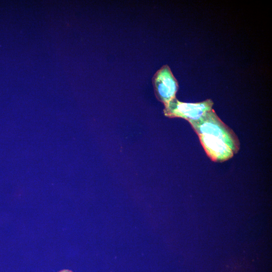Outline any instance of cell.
Wrapping results in <instances>:
<instances>
[{
	"instance_id": "obj_2",
	"label": "cell",
	"mask_w": 272,
	"mask_h": 272,
	"mask_svg": "<svg viewBox=\"0 0 272 272\" xmlns=\"http://www.w3.org/2000/svg\"><path fill=\"white\" fill-rule=\"evenodd\" d=\"M213 101L208 99L199 102L186 103L174 99L164 105L163 112L169 118L180 117L188 122L197 121L213 109Z\"/></svg>"
},
{
	"instance_id": "obj_4",
	"label": "cell",
	"mask_w": 272,
	"mask_h": 272,
	"mask_svg": "<svg viewBox=\"0 0 272 272\" xmlns=\"http://www.w3.org/2000/svg\"><path fill=\"white\" fill-rule=\"evenodd\" d=\"M223 272H253L251 266L242 260L234 261L227 265Z\"/></svg>"
},
{
	"instance_id": "obj_3",
	"label": "cell",
	"mask_w": 272,
	"mask_h": 272,
	"mask_svg": "<svg viewBox=\"0 0 272 272\" xmlns=\"http://www.w3.org/2000/svg\"><path fill=\"white\" fill-rule=\"evenodd\" d=\"M152 84L156 97L164 105L176 98L178 81L167 64L163 65L155 73Z\"/></svg>"
},
{
	"instance_id": "obj_1",
	"label": "cell",
	"mask_w": 272,
	"mask_h": 272,
	"mask_svg": "<svg viewBox=\"0 0 272 272\" xmlns=\"http://www.w3.org/2000/svg\"><path fill=\"white\" fill-rule=\"evenodd\" d=\"M189 123L198 135L207 155L212 161H226L238 152L240 144L237 135L219 117L213 109L199 120Z\"/></svg>"
},
{
	"instance_id": "obj_5",
	"label": "cell",
	"mask_w": 272,
	"mask_h": 272,
	"mask_svg": "<svg viewBox=\"0 0 272 272\" xmlns=\"http://www.w3.org/2000/svg\"><path fill=\"white\" fill-rule=\"evenodd\" d=\"M60 272H72V271H69L68 270H63L60 271Z\"/></svg>"
}]
</instances>
